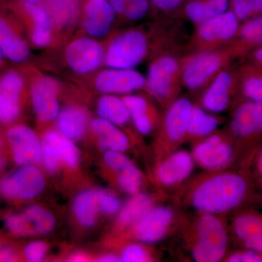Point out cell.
Segmentation results:
<instances>
[{
  "label": "cell",
  "mask_w": 262,
  "mask_h": 262,
  "mask_svg": "<svg viewBox=\"0 0 262 262\" xmlns=\"http://www.w3.org/2000/svg\"><path fill=\"white\" fill-rule=\"evenodd\" d=\"M189 234V247L194 261L218 262L225 258L228 234L219 215L200 213Z\"/></svg>",
  "instance_id": "obj_2"
},
{
  "label": "cell",
  "mask_w": 262,
  "mask_h": 262,
  "mask_svg": "<svg viewBox=\"0 0 262 262\" xmlns=\"http://www.w3.org/2000/svg\"><path fill=\"white\" fill-rule=\"evenodd\" d=\"M5 162L4 151H3V144H2L1 141H0V170L4 167Z\"/></svg>",
  "instance_id": "obj_49"
},
{
  "label": "cell",
  "mask_w": 262,
  "mask_h": 262,
  "mask_svg": "<svg viewBox=\"0 0 262 262\" xmlns=\"http://www.w3.org/2000/svg\"><path fill=\"white\" fill-rule=\"evenodd\" d=\"M258 169H259L260 173L262 177V153L260 156L259 160H258Z\"/></svg>",
  "instance_id": "obj_51"
},
{
  "label": "cell",
  "mask_w": 262,
  "mask_h": 262,
  "mask_svg": "<svg viewBox=\"0 0 262 262\" xmlns=\"http://www.w3.org/2000/svg\"><path fill=\"white\" fill-rule=\"evenodd\" d=\"M182 62L171 54H163L151 62L146 79L149 94L166 110L179 98Z\"/></svg>",
  "instance_id": "obj_4"
},
{
  "label": "cell",
  "mask_w": 262,
  "mask_h": 262,
  "mask_svg": "<svg viewBox=\"0 0 262 262\" xmlns=\"http://www.w3.org/2000/svg\"><path fill=\"white\" fill-rule=\"evenodd\" d=\"M232 11L239 20L262 14V0H232Z\"/></svg>",
  "instance_id": "obj_36"
},
{
  "label": "cell",
  "mask_w": 262,
  "mask_h": 262,
  "mask_svg": "<svg viewBox=\"0 0 262 262\" xmlns=\"http://www.w3.org/2000/svg\"><path fill=\"white\" fill-rule=\"evenodd\" d=\"M72 140L57 131H48L42 140V159L45 168L50 173L57 171L63 163L75 168L80 162V152Z\"/></svg>",
  "instance_id": "obj_12"
},
{
  "label": "cell",
  "mask_w": 262,
  "mask_h": 262,
  "mask_svg": "<svg viewBox=\"0 0 262 262\" xmlns=\"http://www.w3.org/2000/svg\"><path fill=\"white\" fill-rule=\"evenodd\" d=\"M239 20L232 10H228L198 24L192 39L193 45L199 51L217 49V47L232 40L238 34Z\"/></svg>",
  "instance_id": "obj_7"
},
{
  "label": "cell",
  "mask_w": 262,
  "mask_h": 262,
  "mask_svg": "<svg viewBox=\"0 0 262 262\" xmlns=\"http://www.w3.org/2000/svg\"><path fill=\"white\" fill-rule=\"evenodd\" d=\"M99 210L108 215L118 213L122 205L120 198L111 192L106 190L97 191Z\"/></svg>",
  "instance_id": "obj_37"
},
{
  "label": "cell",
  "mask_w": 262,
  "mask_h": 262,
  "mask_svg": "<svg viewBox=\"0 0 262 262\" xmlns=\"http://www.w3.org/2000/svg\"><path fill=\"white\" fill-rule=\"evenodd\" d=\"M232 134L246 139L262 132V103L250 101L242 103L234 112L231 120Z\"/></svg>",
  "instance_id": "obj_22"
},
{
  "label": "cell",
  "mask_w": 262,
  "mask_h": 262,
  "mask_svg": "<svg viewBox=\"0 0 262 262\" xmlns=\"http://www.w3.org/2000/svg\"><path fill=\"white\" fill-rule=\"evenodd\" d=\"M116 13L108 0H89L84 8L86 32L92 37H104L110 32Z\"/></svg>",
  "instance_id": "obj_21"
},
{
  "label": "cell",
  "mask_w": 262,
  "mask_h": 262,
  "mask_svg": "<svg viewBox=\"0 0 262 262\" xmlns=\"http://www.w3.org/2000/svg\"><path fill=\"white\" fill-rule=\"evenodd\" d=\"M103 160L108 168L117 175L122 173L143 175L139 168L123 152L106 151Z\"/></svg>",
  "instance_id": "obj_33"
},
{
  "label": "cell",
  "mask_w": 262,
  "mask_h": 262,
  "mask_svg": "<svg viewBox=\"0 0 262 262\" xmlns=\"http://www.w3.org/2000/svg\"><path fill=\"white\" fill-rule=\"evenodd\" d=\"M238 34L244 42L262 46V15L246 20L239 27Z\"/></svg>",
  "instance_id": "obj_34"
},
{
  "label": "cell",
  "mask_w": 262,
  "mask_h": 262,
  "mask_svg": "<svg viewBox=\"0 0 262 262\" xmlns=\"http://www.w3.org/2000/svg\"><path fill=\"white\" fill-rule=\"evenodd\" d=\"M91 127L99 141V145L106 151L125 152L130 147V139L124 131L115 124L100 118L95 119Z\"/></svg>",
  "instance_id": "obj_24"
},
{
  "label": "cell",
  "mask_w": 262,
  "mask_h": 262,
  "mask_svg": "<svg viewBox=\"0 0 262 262\" xmlns=\"http://www.w3.org/2000/svg\"><path fill=\"white\" fill-rule=\"evenodd\" d=\"M189 187L185 202L200 213L220 215L238 207L248 191L246 179L225 170L208 171Z\"/></svg>",
  "instance_id": "obj_1"
},
{
  "label": "cell",
  "mask_w": 262,
  "mask_h": 262,
  "mask_svg": "<svg viewBox=\"0 0 262 262\" xmlns=\"http://www.w3.org/2000/svg\"><path fill=\"white\" fill-rule=\"evenodd\" d=\"M98 113L101 118L105 119L117 126L127 125L131 120L130 112L122 98L113 94H105L98 101Z\"/></svg>",
  "instance_id": "obj_29"
},
{
  "label": "cell",
  "mask_w": 262,
  "mask_h": 262,
  "mask_svg": "<svg viewBox=\"0 0 262 262\" xmlns=\"http://www.w3.org/2000/svg\"><path fill=\"white\" fill-rule=\"evenodd\" d=\"M67 64L76 73L89 74L97 70L105 58L102 46L89 37L71 42L65 51Z\"/></svg>",
  "instance_id": "obj_15"
},
{
  "label": "cell",
  "mask_w": 262,
  "mask_h": 262,
  "mask_svg": "<svg viewBox=\"0 0 262 262\" xmlns=\"http://www.w3.org/2000/svg\"><path fill=\"white\" fill-rule=\"evenodd\" d=\"M194 104L187 98H178L165 110L155 143V164L186 142Z\"/></svg>",
  "instance_id": "obj_3"
},
{
  "label": "cell",
  "mask_w": 262,
  "mask_h": 262,
  "mask_svg": "<svg viewBox=\"0 0 262 262\" xmlns=\"http://www.w3.org/2000/svg\"><path fill=\"white\" fill-rule=\"evenodd\" d=\"M195 164L192 153L176 150L155 164V182L163 188L180 185L191 177Z\"/></svg>",
  "instance_id": "obj_13"
},
{
  "label": "cell",
  "mask_w": 262,
  "mask_h": 262,
  "mask_svg": "<svg viewBox=\"0 0 262 262\" xmlns=\"http://www.w3.org/2000/svg\"><path fill=\"white\" fill-rule=\"evenodd\" d=\"M5 225L10 233L19 237L44 235L53 230L56 220L51 212L42 207L32 206L21 213L8 215Z\"/></svg>",
  "instance_id": "obj_11"
},
{
  "label": "cell",
  "mask_w": 262,
  "mask_h": 262,
  "mask_svg": "<svg viewBox=\"0 0 262 262\" xmlns=\"http://www.w3.org/2000/svg\"><path fill=\"white\" fill-rule=\"evenodd\" d=\"M244 244L247 249L253 250L262 254V231L254 237L244 241Z\"/></svg>",
  "instance_id": "obj_44"
},
{
  "label": "cell",
  "mask_w": 262,
  "mask_h": 262,
  "mask_svg": "<svg viewBox=\"0 0 262 262\" xmlns=\"http://www.w3.org/2000/svg\"><path fill=\"white\" fill-rule=\"evenodd\" d=\"M229 5V0H194L186 6L185 13L198 25L228 11Z\"/></svg>",
  "instance_id": "obj_28"
},
{
  "label": "cell",
  "mask_w": 262,
  "mask_h": 262,
  "mask_svg": "<svg viewBox=\"0 0 262 262\" xmlns=\"http://www.w3.org/2000/svg\"><path fill=\"white\" fill-rule=\"evenodd\" d=\"M98 261L101 262H118L122 261L120 256H117L114 253H108V254L103 255L98 258Z\"/></svg>",
  "instance_id": "obj_47"
},
{
  "label": "cell",
  "mask_w": 262,
  "mask_h": 262,
  "mask_svg": "<svg viewBox=\"0 0 262 262\" xmlns=\"http://www.w3.org/2000/svg\"><path fill=\"white\" fill-rule=\"evenodd\" d=\"M220 123V120L213 113H209L201 106L194 105L189 120L186 141L195 144L206 139L214 134Z\"/></svg>",
  "instance_id": "obj_25"
},
{
  "label": "cell",
  "mask_w": 262,
  "mask_h": 262,
  "mask_svg": "<svg viewBox=\"0 0 262 262\" xmlns=\"http://www.w3.org/2000/svg\"><path fill=\"white\" fill-rule=\"evenodd\" d=\"M233 230L235 235L244 242L261 232L262 218L251 213L239 215L234 221Z\"/></svg>",
  "instance_id": "obj_32"
},
{
  "label": "cell",
  "mask_w": 262,
  "mask_h": 262,
  "mask_svg": "<svg viewBox=\"0 0 262 262\" xmlns=\"http://www.w3.org/2000/svg\"><path fill=\"white\" fill-rule=\"evenodd\" d=\"M7 139L17 165H34L42 159V141L30 127L19 125L7 133Z\"/></svg>",
  "instance_id": "obj_14"
},
{
  "label": "cell",
  "mask_w": 262,
  "mask_h": 262,
  "mask_svg": "<svg viewBox=\"0 0 262 262\" xmlns=\"http://www.w3.org/2000/svg\"><path fill=\"white\" fill-rule=\"evenodd\" d=\"M48 246L46 243L36 241L26 246L24 249V256L28 261H41L45 258Z\"/></svg>",
  "instance_id": "obj_39"
},
{
  "label": "cell",
  "mask_w": 262,
  "mask_h": 262,
  "mask_svg": "<svg viewBox=\"0 0 262 262\" xmlns=\"http://www.w3.org/2000/svg\"><path fill=\"white\" fill-rule=\"evenodd\" d=\"M47 10L52 20L65 26L75 20L78 12L77 0H47Z\"/></svg>",
  "instance_id": "obj_31"
},
{
  "label": "cell",
  "mask_w": 262,
  "mask_h": 262,
  "mask_svg": "<svg viewBox=\"0 0 262 262\" xmlns=\"http://www.w3.org/2000/svg\"><path fill=\"white\" fill-rule=\"evenodd\" d=\"M108 1L117 13L122 14L127 7L136 3L138 0H108Z\"/></svg>",
  "instance_id": "obj_45"
},
{
  "label": "cell",
  "mask_w": 262,
  "mask_h": 262,
  "mask_svg": "<svg viewBox=\"0 0 262 262\" xmlns=\"http://www.w3.org/2000/svg\"><path fill=\"white\" fill-rule=\"evenodd\" d=\"M123 262H147L154 259V255L144 245L130 244L127 245L122 250L120 255Z\"/></svg>",
  "instance_id": "obj_35"
},
{
  "label": "cell",
  "mask_w": 262,
  "mask_h": 262,
  "mask_svg": "<svg viewBox=\"0 0 262 262\" xmlns=\"http://www.w3.org/2000/svg\"><path fill=\"white\" fill-rule=\"evenodd\" d=\"M149 10L148 0H138L127 7L122 14L130 20H137L142 18Z\"/></svg>",
  "instance_id": "obj_40"
},
{
  "label": "cell",
  "mask_w": 262,
  "mask_h": 262,
  "mask_svg": "<svg viewBox=\"0 0 262 262\" xmlns=\"http://www.w3.org/2000/svg\"><path fill=\"white\" fill-rule=\"evenodd\" d=\"M157 198L152 194L139 192L132 195L118 212L116 227L118 230H127L157 206Z\"/></svg>",
  "instance_id": "obj_23"
},
{
  "label": "cell",
  "mask_w": 262,
  "mask_h": 262,
  "mask_svg": "<svg viewBox=\"0 0 262 262\" xmlns=\"http://www.w3.org/2000/svg\"><path fill=\"white\" fill-rule=\"evenodd\" d=\"M70 259L71 261L83 262L88 261V257L84 253H78L71 256Z\"/></svg>",
  "instance_id": "obj_48"
},
{
  "label": "cell",
  "mask_w": 262,
  "mask_h": 262,
  "mask_svg": "<svg viewBox=\"0 0 262 262\" xmlns=\"http://www.w3.org/2000/svg\"><path fill=\"white\" fill-rule=\"evenodd\" d=\"M58 82L52 77L42 76L34 81L31 87V98L38 120L51 121L59 114Z\"/></svg>",
  "instance_id": "obj_17"
},
{
  "label": "cell",
  "mask_w": 262,
  "mask_h": 262,
  "mask_svg": "<svg viewBox=\"0 0 262 262\" xmlns=\"http://www.w3.org/2000/svg\"><path fill=\"white\" fill-rule=\"evenodd\" d=\"M192 155L195 163L207 171L225 170L234 158V150L223 134H214L194 144Z\"/></svg>",
  "instance_id": "obj_10"
},
{
  "label": "cell",
  "mask_w": 262,
  "mask_h": 262,
  "mask_svg": "<svg viewBox=\"0 0 262 262\" xmlns=\"http://www.w3.org/2000/svg\"><path fill=\"white\" fill-rule=\"evenodd\" d=\"M15 254L9 248H0V261H14Z\"/></svg>",
  "instance_id": "obj_46"
},
{
  "label": "cell",
  "mask_w": 262,
  "mask_h": 262,
  "mask_svg": "<svg viewBox=\"0 0 262 262\" xmlns=\"http://www.w3.org/2000/svg\"><path fill=\"white\" fill-rule=\"evenodd\" d=\"M24 81L17 72H9L0 78V122L14 121L20 112V96Z\"/></svg>",
  "instance_id": "obj_19"
},
{
  "label": "cell",
  "mask_w": 262,
  "mask_h": 262,
  "mask_svg": "<svg viewBox=\"0 0 262 262\" xmlns=\"http://www.w3.org/2000/svg\"><path fill=\"white\" fill-rule=\"evenodd\" d=\"M146 86V79L134 69H115L100 72L96 87L104 94H130Z\"/></svg>",
  "instance_id": "obj_16"
},
{
  "label": "cell",
  "mask_w": 262,
  "mask_h": 262,
  "mask_svg": "<svg viewBox=\"0 0 262 262\" xmlns=\"http://www.w3.org/2000/svg\"><path fill=\"white\" fill-rule=\"evenodd\" d=\"M73 210L80 225L86 227L94 225L100 211L97 191L86 190L80 193L74 201Z\"/></svg>",
  "instance_id": "obj_30"
},
{
  "label": "cell",
  "mask_w": 262,
  "mask_h": 262,
  "mask_svg": "<svg viewBox=\"0 0 262 262\" xmlns=\"http://www.w3.org/2000/svg\"><path fill=\"white\" fill-rule=\"evenodd\" d=\"M157 8L165 11H171L178 8L183 0H151Z\"/></svg>",
  "instance_id": "obj_43"
},
{
  "label": "cell",
  "mask_w": 262,
  "mask_h": 262,
  "mask_svg": "<svg viewBox=\"0 0 262 262\" xmlns=\"http://www.w3.org/2000/svg\"><path fill=\"white\" fill-rule=\"evenodd\" d=\"M260 77H261V80H262V76H260Z\"/></svg>",
  "instance_id": "obj_54"
},
{
  "label": "cell",
  "mask_w": 262,
  "mask_h": 262,
  "mask_svg": "<svg viewBox=\"0 0 262 262\" xmlns=\"http://www.w3.org/2000/svg\"><path fill=\"white\" fill-rule=\"evenodd\" d=\"M226 261L228 262H260L262 261L261 253L248 249L246 251H239L229 255L226 258Z\"/></svg>",
  "instance_id": "obj_41"
},
{
  "label": "cell",
  "mask_w": 262,
  "mask_h": 262,
  "mask_svg": "<svg viewBox=\"0 0 262 262\" xmlns=\"http://www.w3.org/2000/svg\"><path fill=\"white\" fill-rule=\"evenodd\" d=\"M243 91L250 101L262 103V80L260 77H250L244 81Z\"/></svg>",
  "instance_id": "obj_38"
},
{
  "label": "cell",
  "mask_w": 262,
  "mask_h": 262,
  "mask_svg": "<svg viewBox=\"0 0 262 262\" xmlns=\"http://www.w3.org/2000/svg\"><path fill=\"white\" fill-rule=\"evenodd\" d=\"M234 85L233 75L229 71H221L210 82L203 95V108L213 114L224 113L228 108Z\"/></svg>",
  "instance_id": "obj_18"
},
{
  "label": "cell",
  "mask_w": 262,
  "mask_h": 262,
  "mask_svg": "<svg viewBox=\"0 0 262 262\" xmlns=\"http://www.w3.org/2000/svg\"><path fill=\"white\" fill-rule=\"evenodd\" d=\"M176 222L177 214L171 207L157 205L127 231L139 242L152 244L168 236Z\"/></svg>",
  "instance_id": "obj_8"
},
{
  "label": "cell",
  "mask_w": 262,
  "mask_h": 262,
  "mask_svg": "<svg viewBox=\"0 0 262 262\" xmlns=\"http://www.w3.org/2000/svg\"><path fill=\"white\" fill-rule=\"evenodd\" d=\"M149 49L147 37L141 31L130 30L117 36L105 54L110 68L134 69L145 58Z\"/></svg>",
  "instance_id": "obj_6"
},
{
  "label": "cell",
  "mask_w": 262,
  "mask_h": 262,
  "mask_svg": "<svg viewBox=\"0 0 262 262\" xmlns=\"http://www.w3.org/2000/svg\"><path fill=\"white\" fill-rule=\"evenodd\" d=\"M45 187L42 173L34 165H23L0 181V194L10 200L26 201L39 195Z\"/></svg>",
  "instance_id": "obj_9"
},
{
  "label": "cell",
  "mask_w": 262,
  "mask_h": 262,
  "mask_svg": "<svg viewBox=\"0 0 262 262\" xmlns=\"http://www.w3.org/2000/svg\"><path fill=\"white\" fill-rule=\"evenodd\" d=\"M19 1L24 2L25 3H37L40 0H19Z\"/></svg>",
  "instance_id": "obj_52"
},
{
  "label": "cell",
  "mask_w": 262,
  "mask_h": 262,
  "mask_svg": "<svg viewBox=\"0 0 262 262\" xmlns=\"http://www.w3.org/2000/svg\"><path fill=\"white\" fill-rule=\"evenodd\" d=\"M32 42L38 47H46L52 40L51 29L34 27L32 33Z\"/></svg>",
  "instance_id": "obj_42"
},
{
  "label": "cell",
  "mask_w": 262,
  "mask_h": 262,
  "mask_svg": "<svg viewBox=\"0 0 262 262\" xmlns=\"http://www.w3.org/2000/svg\"><path fill=\"white\" fill-rule=\"evenodd\" d=\"M3 52L1 51V48H0V61H1L2 58H3Z\"/></svg>",
  "instance_id": "obj_53"
},
{
  "label": "cell",
  "mask_w": 262,
  "mask_h": 262,
  "mask_svg": "<svg viewBox=\"0 0 262 262\" xmlns=\"http://www.w3.org/2000/svg\"><path fill=\"white\" fill-rule=\"evenodd\" d=\"M230 51L213 49L199 51L182 62V82L190 91H198L206 85L223 70Z\"/></svg>",
  "instance_id": "obj_5"
},
{
  "label": "cell",
  "mask_w": 262,
  "mask_h": 262,
  "mask_svg": "<svg viewBox=\"0 0 262 262\" xmlns=\"http://www.w3.org/2000/svg\"><path fill=\"white\" fill-rule=\"evenodd\" d=\"M0 48L10 61L21 62L29 56V49L5 19L0 18Z\"/></svg>",
  "instance_id": "obj_27"
},
{
  "label": "cell",
  "mask_w": 262,
  "mask_h": 262,
  "mask_svg": "<svg viewBox=\"0 0 262 262\" xmlns=\"http://www.w3.org/2000/svg\"><path fill=\"white\" fill-rule=\"evenodd\" d=\"M136 130L141 135H149L159 127L162 117L157 108L139 95L127 94L122 98Z\"/></svg>",
  "instance_id": "obj_20"
},
{
  "label": "cell",
  "mask_w": 262,
  "mask_h": 262,
  "mask_svg": "<svg viewBox=\"0 0 262 262\" xmlns=\"http://www.w3.org/2000/svg\"><path fill=\"white\" fill-rule=\"evenodd\" d=\"M254 58L258 63H262V46L255 52Z\"/></svg>",
  "instance_id": "obj_50"
},
{
  "label": "cell",
  "mask_w": 262,
  "mask_h": 262,
  "mask_svg": "<svg viewBox=\"0 0 262 262\" xmlns=\"http://www.w3.org/2000/svg\"><path fill=\"white\" fill-rule=\"evenodd\" d=\"M88 115L82 108L70 106L62 110L57 116L58 132L72 141L84 136L88 125Z\"/></svg>",
  "instance_id": "obj_26"
}]
</instances>
